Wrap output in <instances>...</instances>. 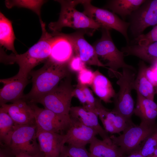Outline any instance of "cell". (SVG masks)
Here are the masks:
<instances>
[{
    "instance_id": "ffe728a7",
    "label": "cell",
    "mask_w": 157,
    "mask_h": 157,
    "mask_svg": "<svg viewBox=\"0 0 157 157\" xmlns=\"http://www.w3.org/2000/svg\"><path fill=\"white\" fill-rule=\"evenodd\" d=\"M94 77L91 86L100 100L105 103L113 102L111 100L116 94L109 79L98 70L94 72Z\"/></svg>"
},
{
    "instance_id": "60d3db41",
    "label": "cell",
    "mask_w": 157,
    "mask_h": 157,
    "mask_svg": "<svg viewBox=\"0 0 157 157\" xmlns=\"http://www.w3.org/2000/svg\"><path fill=\"white\" fill-rule=\"evenodd\" d=\"M154 28L157 31V25L155 26Z\"/></svg>"
},
{
    "instance_id": "30bf717a",
    "label": "cell",
    "mask_w": 157,
    "mask_h": 157,
    "mask_svg": "<svg viewBox=\"0 0 157 157\" xmlns=\"http://www.w3.org/2000/svg\"><path fill=\"white\" fill-rule=\"evenodd\" d=\"M29 104L34 111L37 130L64 134L63 132L69 127L70 118L59 116L49 109L38 107L35 104Z\"/></svg>"
},
{
    "instance_id": "8992f818",
    "label": "cell",
    "mask_w": 157,
    "mask_h": 157,
    "mask_svg": "<svg viewBox=\"0 0 157 157\" xmlns=\"http://www.w3.org/2000/svg\"><path fill=\"white\" fill-rule=\"evenodd\" d=\"M101 37L93 45L99 58L106 62L105 64L108 67V74L111 78H117L120 68H128L135 71L133 66L126 63L124 60L125 55L119 50L111 38L109 30L101 28Z\"/></svg>"
},
{
    "instance_id": "74e56055",
    "label": "cell",
    "mask_w": 157,
    "mask_h": 157,
    "mask_svg": "<svg viewBox=\"0 0 157 157\" xmlns=\"http://www.w3.org/2000/svg\"><path fill=\"white\" fill-rule=\"evenodd\" d=\"M12 155L9 149L6 147L0 149V157H11Z\"/></svg>"
},
{
    "instance_id": "d6986e66",
    "label": "cell",
    "mask_w": 157,
    "mask_h": 157,
    "mask_svg": "<svg viewBox=\"0 0 157 157\" xmlns=\"http://www.w3.org/2000/svg\"><path fill=\"white\" fill-rule=\"evenodd\" d=\"M137 92V101L134 114L138 117L141 122L154 124L157 117V104L154 101L147 99Z\"/></svg>"
},
{
    "instance_id": "9a60e30c",
    "label": "cell",
    "mask_w": 157,
    "mask_h": 157,
    "mask_svg": "<svg viewBox=\"0 0 157 157\" xmlns=\"http://www.w3.org/2000/svg\"><path fill=\"white\" fill-rule=\"evenodd\" d=\"M0 82L3 85L0 90V105L8 102L12 103L23 99L24 90L30 83L28 78H19L15 76L0 79Z\"/></svg>"
},
{
    "instance_id": "277c9868",
    "label": "cell",
    "mask_w": 157,
    "mask_h": 157,
    "mask_svg": "<svg viewBox=\"0 0 157 157\" xmlns=\"http://www.w3.org/2000/svg\"><path fill=\"white\" fill-rule=\"evenodd\" d=\"M135 71L128 68H122V72L118 74L116 82L119 89L113 99L114 108L111 111L129 122H132L131 118L135 108L131 91L134 89L136 77Z\"/></svg>"
},
{
    "instance_id": "5b68a950",
    "label": "cell",
    "mask_w": 157,
    "mask_h": 157,
    "mask_svg": "<svg viewBox=\"0 0 157 157\" xmlns=\"http://www.w3.org/2000/svg\"><path fill=\"white\" fill-rule=\"evenodd\" d=\"M71 75L62 80L49 92L35 101L60 116L70 118L71 101L74 88L72 84Z\"/></svg>"
},
{
    "instance_id": "b9f144b4",
    "label": "cell",
    "mask_w": 157,
    "mask_h": 157,
    "mask_svg": "<svg viewBox=\"0 0 157 157\" xmlns=\"http://www.w3.org/2000/svg\"><path fill=\"white\" fill-rule=\"evenodd\" d=\"M91 157H103L102 156H93L91 155Z\"/></svg>"
},
{
    "instance_id": "6da1fadb",
    "label": "cell",
    "mask_w": 157,
    "mask_h": 157,
    "mask_svg": "<svg viewBox=\"0 0 157 157\" xmlns=\"http://www.w3.org/2000/svg\"><path fill=\"white\" fill-rule=\"evenodd\" d=\"M42 34L38 41L24 53L19 54L12 53L7 54L2 47L0 48V61L5 65L17 64L19 72L15 76L19 78H28L29 73L38 65L48 59L51 50L52 33L46 29L45 24L40 23Z\"/></svg>"
},
{
    "instance_id": "9c48e42d",
    "label": "cell",
    "mask_w": 157,
    "mask_h": 157,
    "mask_svg": "<svg viewBox=\"0 0 157 157\" xmlns=\"http://www.w3.org/2000/svg\"><path fill=\"white\" fill-rule=\"evenodd\" d=\"M91 2V0H83L81 4L84 8L83 13L100 25L101 28L109 30L114 29L119 32L128 42L127 30L130 23L121 19L113 12L94 6Z\"/></svg>"
},
{
    "instance_id": "7c38bea8",
    "label": "cell",
    "mask_w": 157,
    "mask_h": 157,
    "mask_svg": "<svg viewBox=\"0 0 157 157\" xmlns=\"http://www.w3.org/2000/svg\"><path fill=\"white\" fill-rule=\"evenodd\" d=\"M87 31L79 30L75 32L63 35L70 42L74 54L79 57L85 64L107 67L99 60L93 46L90 44L84 37Z\"/></svg>"
},
{
    "instance_id": "ab89813d",
    "label": "cell",
    "mask_w": 157,
    "mask_h": 157,
    "mask_svg": "<svg viewBox=\"0 0 157 157\" xmlns=\"http://www.w3.org/2000/svg\"><path fill=\"white\" fill-rule=\"evenodd\" d=\"M151 66L157 71V60H155L151 63Z\"/></svg>"
},
{
    "instance_id": "484cf974",
    "label": "cell",
    "mask_w": 157,
    "mask_h": 157,
    "mask_svg": "<svg viewBox=\"0 0 157 157\" xmlns=\"http://www.w3.org/2000/svg\"><path fill=\"white\" fill-rule=\"evenodd\" d=\"M17 124L2 108H0V143L3 147L8 146Z\"/></svg>"
},
{
    "instance_id": "3957f363",
    "label": "cell",
    "mask_w": 157,
    "mask_h": 157,
    "mask_svg": "<svg viewBox=\"0 0 157 157\" xmlns=\"http://www.w3.org/2000/svg\"><path fill=\"white\" fill-rule=\"evenodd\" d=\"M61 5V10L58 20L50 22L48 25L49 29L53 32H59L64 27L75 29H91L94 31L101 28V26L83 12L76 8L81 4L82 0H55Z\"/></svg>"
},
{
    "instance_id": "8fae6325",
    "label": "cell",
    "mask_w": 157,
    "mask_h": 157,
    "mask_svg": "<svg viewBox=\"0 0 157 157\" xmlns=\"http://www.w3.org/2000/svg\"><path fill=\"white\" fill-rule=\"evenodd\" d=\"M131 15L130 30L137 37L147 27L157 25V0H146Z\"/></svg>"
},
{
    "instance_id": "e575fe53",
    "label": "cell",
    "mask_w": 157,
    "mask_h": 157,
    "mask_svg": "<svg viewBox=\"0 0 157 157\" xmlns=\"http://www.w3.org/2000/svg\"><path fill=\"white\" fill-rule=\"evenodd\" d=\"M98 116L102 122L105 130L108 133L112 134L118 133L112 123L105 116L100 114H98Z\"/></svg>"
},
{
    "instance_id": "7a4b0ae2",
    "label": "cell",
    "mask_w": 157,
    "mask_h": 157,
    "mask_svg": "<svg viewBox=\"0 0 157 157\" xmlns=\"http://www.w3.org/2000/svg\"><path fill=\"white\" fill-rule=\"evenodd\" d=\"M71 73L67 64H58L47 59L41 68L29 73L32 87L23 99L28 103H33L51 91L63 79L71 76Z\"/></svg>"
},
{
    "instance_id": "52a82bcc",
    "label": "cell",
    "mask_w": 157,
    "mask_h": 157,
    "mask_svg": "<svg viewBox=\"0 0 157 157\" xmlns=\"http://www.w3.org/2000/svg\"><path fill=\"white\" fill-rule=\"evenodd\" d=\"M157 130L156 123L141 122L140 125L133 123L129 125L118 136L110 137L112 143L119 148L123 154H131L138 151L140 144Z\"/></svg>"
},
{
    "instance_id": "836d02e7",
    "label": "cell",
    "mask_w": 157,
    "mask_h": 157,
    "mask_svg": "<svg viewBox=\"0 0 157 157\" xmlns=\"http://www.w3.org/2000/svg\"><path fill=\"white\" fill-rule=\"evenodd\" d=\"M145 76L154 87H157V71L151 66H147L145 71Z\"/></svg>"
},
{
    "instance_id": "603a6c76",
    "label": "cell",
    "mask_w": 157,
    "mask_h": 157,
    "mask_svg": "<svg viewBox=\"0 0 157 157\" xmlns=\"http://www.w3.org/2000/svg\"><path fill=\"white\" fill-rule=\"evenodd\" d=\"M138 65V71L134 81V89L144 97L154 101L155 92L154 86L145 76L147 66L143 61H140Z\"/></svg>"
},
{
    "instance_id": "2e32d148",
    "label": "cell",
    "mask_w": 157,
    "mask_h": 157,
    "mask_svg": "<svg viewBox=\"0 0 157 157\" xmlns=\"http://www.w3.org/2000/svg\"><path fill=\"white\" fill-rule=\"evenodd\" d=\"M51 52L48 59L59 64H67L74 55L70 42L60 32H53Z\"/></svg>"
},
{
    "instance_id": "d590c367",
    "label": "cell",
    "mask_w": 157,
    "mask_h": 157,
    "mask_svg": "<svg viewBox=\"0 0 157 157\" xmlns=\"http://www.w3.org/2000/svg\"><path fill=\"white\" fill-rule=\"evenodd\" d=\"M73 95L74 97L77 98L83 105V106L84 107L86 106L87 102L85 96L81 89L77 86L74 89Z\"/></svg>"
},
{
    "instance_id": "83f0119b",
    "label": "cell",
    "mask_w": 157,
    "mask_h": 157,
    "mask_svg": "<svg viewBox=\"0 0 157 157\" xmlns=\"http://www.w3.org/2000/svg\"><path fill=\"white\" fill-rule=\"evenodd\" d=\"M96 113L101 114L109 120L115 127L118 133L124 131L129 125L132 124V122H129L120 115L116 114L104 106L97 109Z\"/></svg>"
},
{
    "instance_id": "ba28073f",
    "label": "cell",
    "mask_w": 157,
    "mask_h": 157,
    "mask_svg": "<svg viewBox=\"0 0 157 157\" xmlns=\"http://www.w3.org/2000/svg\"><path fill=\"white\" fill-rule=\"evenodd\" d=\"M37 129L34 125H17L8 148L13 156L20 153L31 155L41 152L36 137Z\"/></svg>"
},
{
    "instance_id": "4fadbf2b",
    "label": "cell",
    "mask_w": 157,
    "mask_h": 157,
    "mask_svg": "<svg viewBox=\"0 0 157 157\" xmlns=\"http://www.w3.org/2000/svg\"><path fill=\"white\" fill-rule=\"evenodd\" d=\"M40 152L44 157H59L65 143V134L37 130Z\"/></svg>"
},
{
    "instance_id": "d4e9b609",
    "label": "cell",
    "mask_w": 157,
    "mask_h": 157,
    "mask_svg": "<svg viewBox=\"0 0 157 157\" xmlns=\"http://www.w3.org/2000/svg\"><path fill=\"white\" fill-rule=\"evenodd\" d=\"M145 0H111L106 7L122 17L131 15L144 3Z\"/></svg>"
},
{
    "instance_id": "f35d334b",
    "label": "cell",
    "mask_w": 157,
    "mask_h": 157,
    "mask_svg": "<svg viewBox=\"0 0 157 157\" xmlns=\"http://www.w3.org/2000/svg\"><path fill=\"white\" fill-rule=\"evenodd\" d=\"M121 157H143L139 152L138 151H135L130 154V155L127 156H123Z\"/></svg>"
},
{
    "instance_id": "e0dca14e",
    "label": "cell",
    "mask_w": 157,
    "mask_h": 157,
    "mask_svg": "<svg viewBox=\"0 0 157 157\" xmlns=\"http://www.w3.org/2000/svg\"><path fill=\"white\" fill-rule=\"evenodd\" d=\"M2 108L15 123L19 125H35L34 111L30 105L23 99L11 104L1 105Z\"/></svg>"
},
{
    "instance_id": "7bdbcfd3",
    "label": "cell",
    "mask_w": 157,
    "mask_h": 157,
    "mask_svg": "<svg viewBox=\"0 0 157 157\" xmlns=\"http://www.w3.org/2000/svg\"><path fill=\"white\" fill-rule=\"evenodd\" d=\"M151 157H157L155 156L154 155H153Z\"/></svg>"
},
{
    "instance_id": "ac0fdd59",
    "label": "cell",
    "mask_w": 157,
    "mask_h": 157,
    "mask_svg": "<svg viewBox=\"0 0 157 157\" xmlns=\"http://www.w3.org/2000/svg\"><path fill=\"white\" fill-rule=\"evenodd\" d=\"M69 116L70 118L94 129L103 140L109 143H113L108 133L99 124L98 115L93 111L83 106H72L70 108Z\"/></svg>"
},
{
    "instance_id": "4dcf8cb0",
    "label": "cell",
    "mask_w": 157,
    "mask_h": 157,
    "mask_svg": "<svg viewBox=\"0 0 157 157\" xmlns=\"http://www.w3.org/2000/svg\"><path fill=\"white\" fill-rule=\"evenodd\" d=\"M59 157H91V154L85 147H77L65 145Z\"/></svg>"
},
{
    "instance_id": "1f68e13d",
    "label": "cell",
    "mask_w": 157,
    "mask_h": 157,
    "mask_svg": "<svg viewBox=\"0 0 157 157\" xmlns=\"http://www.w3.org/2000/svg\"><path fill=\"white\" fill-rule=\"evenodd\" d=\"M78 73V83L87 86L91 85L94 77V72L86 67Z\"/></svg>"
},
{
    "instance_id": "7402d4cb",
    "label": "cell",
    "mask_w": 157,
    "mask_h": 157,
    "mask_svg": "<svg viewBox=\"0 0 157 157\" xmlns=\"http://www.w3.org/2000/svg\"><path fill=\"white\" fill-rule=\"evenodd\" d=\"M91 155L103 157H121L123 154L119 148L115 144L95 137L90 143Z\"/></svg>"
},
{
    "instance_id": "cb8c5ba5",
    "label": "cell",
    "mask_w": 157,
    "mask_h": 157,
    "mask_svg": "<svg viewBox=\"0 0 157 157\" xmlns=\"http://www.w3.org/2000/svg\"><path fill=\"white\" fill-rule=\"evenodd\" d=\"M16 39L11 20L1 12L0 13V44L7 50L17 54L14 46Z\"/></svg>"
},
{
    "instance_id": "44dd1931",
    "label": "cell",
    "mask_w": 157,
    "mask_h": 157,
    "mask_svg": "<svg viewBox=\"0 0 157 157\" xmlns=\"http://www.w3.org/2000/svg\"><path fill=\"white\" fill-rule=\"evenodd\" d=\"M121 51L126 56H134L151 64L157 60V41L146 45L127 46L123 47Z\"/></svg>"
},
{
    "instance_id": "ee69618b",
    "label": "cell",
    "mask_w": 157,
    "mask_h": 157,
    "mask_svg": "<svg viewBox=\"0 0 157 157\" xmlns=\"http://www.w3.org/2000/svg\"><path fill=\"white\" fill-rule=\"evenodd\" d=\"M156 88V91H157V87Z\"/></svg>"
},
{
    "instance_id": "d6a6232c",
    "label": "cell",
    "mask_w": 157,
    "mask_h": 157,
    "mask_svg": "<svg viewBox=\"0 0 157 157\" xmlns=\"http://www.w3.org/2000/svg\"><path fill=\"white\" fill-rule=\"evenodd\" d=\"M70 71L78 72L86 67L85 64L78 56L74 55L67 63Z\"/></svg>"
},
{
    "instance_id": "8d00e7d4",
    "label": "cell",
    "mask_w": 157,
    "mask_h": 157,
    "mask_svg": "<svg viewBox=\"0 0 157 157\" xmlns=\"http://www.w3.org/2000/svg\"><path fill=\"white\" fill-rule=\"evenodd\" d=\"M13 157H44L41 152L35 155H31L25 153H20L16 154Z\"/></svg>"
},
{
    "instance_id": "5bb4252c",
    "label": "cell",
    "mask_w": 157,
    "mask_h": 157,
    "mask_svg": "<svg viewBox=\"0 0 157 157\" xmlns=\"http://www.w3.org/2000/svg\"><path fill=\"white\" fill-rule=\"evenodd\" d=\"M69 127L65 133V143L77 147L90 144L98 133L96 130L79 121L71 119Z\"/></svg>"
},
{
    "instance_id": "f546056e",
    "label": "cell",
    "mask_w": 157,
    "mask_h": 157,
    "mask_svg": "<svg viewBox=\"0 0 157 157\" xmlns=\"http://www.w3.org/2000/svg\"><path fill=\"white\" fill-rule=\"evenodd\" d=\"M77 86L81 89L85 96L87 102L86 105L84 107L96 113L97 109L104 106L101 102V100L97 99L94 97L91 91L88 86L78 83Z\"/></svg>"
},
{
    "instance_id": "4316f807",
    "label": "cell",
    "mask_w": 157,
    "mask_h": 157,
    "mask_svg": "<svg viewBox=\"0 0 157 157\" xmlns=\"http://www.w3.org/2000/svg\"><path fill=\"white\" fill-rule=\"evenodd\" d=\"M46 0H6V7L8 9L14 7L23 8L30 10L35 13L38 16L40 23L43 22L41 17V8Z\"/></svg>"
},
{
    "instance_id": "f1b7e54d",
    "label": "cell",
    "mask_w": 157,
    "mask_h": 157,
    "mask_svg": "<svg viewBox=\"0 0 157 157\" xmlns=\"http://www.w3.org/2000/svg\"><path fill=\"white\" fill-rule=\"evenodd\" d=\"M157 148V130L144 140L138 151L143 157H151Z\"/></svg>"
}]
</instances>
